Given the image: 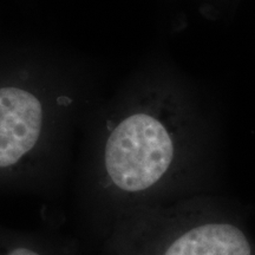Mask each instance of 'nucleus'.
Wrapping results in <instances>:
<instances>
[{"label": "nucleus", "mask_w": 255, "mask_h": 255, "mask_svg": "<svg viewBox=\"0 0 255 255\" xmlns=\"http://www.w3.org/2000/svg\"><path fill=\"white\" fill-rule=\"evenodd\" d=\"M81 135L78 216L101 242L133 213L209 193L208 120L189 90L154 66L103 96Z\"/></svg>", "instance_id": "nucleus-1"}, {"label": "nucleus", "mask_w": 255, "mask_h": 255, "mask_svg": "<svg viewBox=\"0 0 255 255\" xmlns=\"http://www.w3.org/2000/svg\"><path fill=\"white\" fill-rule=\"evenodd\" d=\"M90 62L30 41L0 45V193L62 189L72 146L100 102Z\"/></svg>", "instance_id": "nucleus-2"}, {"label": "nucleus", "mask_w": 255, "mask_h": 255, "mask_svg": "<svg viewBox=\"0 0 255 255\" xmlns=\"http://www.w3.org/2000/svg\"><path fill=\"white\" fill-rule=\"evenodd\" d=\"M76 239L43 231L0 226V255H78Z\"/></svg>", "instance_id": "nucleus-4"}, {"label": "nucleus", "mask_w": 255, "mask_h": 255, "mask_svg": "<svg viewBox=\"0 0 255 255\" xmlns=\"http://www.w3.org/2000/svg\"><path fill=\"white\" fill-rule=\"evenodd\" d=\"M102 255H255V241L206 193L129 215L102 241Z\"/></svg>", "instance_id": "nucleus-3"}]
</instances>
